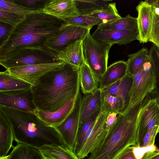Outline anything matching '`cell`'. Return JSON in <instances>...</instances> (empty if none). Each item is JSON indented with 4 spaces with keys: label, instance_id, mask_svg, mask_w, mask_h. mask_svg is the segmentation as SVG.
<instances>
[{
    "label": "cell",
    "instance_id": "6da1fadb",
    "mask_svg": "<svg viewBox=\"0 0 159 159\" xmlns=\"http://www.w3.org/2000/svg\"><path fill=\"white\" fill-rule=\"evenodd\" d=\"M79 68L65 63L40 77L31 87L37 109L55 112L80 89Z\"/></svg>",
    "mask_w": 159,
    "mask_h": 159
},
{
    "label": "cell",
    "instance_id": "7a4b0ae2",
    "mask_svg": "<svg viewBox=\"0 0 159 159\" xmlns=\"http://www.w3.org/2000/svg\"><path fill=\"white\" fill-rule=\"evenodd\" d=\"M147 98L118 115L116 122L95 145L87 159H117L129 147L139 146L138 119Z\"/></svg>",
    "mask_w": 159,
    "mask_h": 159
},
{
    "label": "cell",
    "instance_id": "3957f363",
    "mask_svg": "<svg viewBox=\"0 0 159 159\" xmlns=\"http://www.w3.org/2000/svg\"><path fill=\"white\" fill-rule=\"evenodd\" d=\"M66 23L44 12L26 16L12 28L7 39L0 46V59L21 48L44 45L46 40Z\"/></svg>",
    "mask_w": 159,
    "mask_h": 159
},
{
    "label": "cell",
    "instance_id": "277c9868",
    "mask_svg": "<svg viewBox=\"0 0 159 159\" xmlns=\"http://www.w3.org/2000/svg\"><path fill=\"white\" fill-rule=\"evenodd\" d=\"M1 113L11 125L18 143L39 148L52 144H65L54 127L47 125L34 114L0 106Z\"/></svg>",
    "mask_w": 159,
    "mask_h": 159
},
{
    "label": "cell",
    "instance_id": "5b68a950",
    "mask_svg": "<svg viewBox=\"0 0 159 159\" xmlns=\"http://www.w3.org/2000/svg\"><path fill=\"white\" fill-rule=\"evenodd\" d=\"M89 30L82 41L84 63L89 67L99 84L108 67L109 51L112 44L97 40Z\"/></svg>",
    "mask_w": 159,
    "mask_h": 159
},
{
    "label": "cell",
    "instance_id": "8992f818",
    "mask_svg": "<svg viewBox=\"0 0 159 159\" xmlns=\"http://www.w3.org/2000/svg\"><path fill=\"white\" fill-rule=\"evenodd\" d=\"M58 61L53 52L44 45H39L18 48L0 59V64L7 69L16 66Z\"/></svg>",
    "mask_w": 159,
    "mask_h": 159
},
{
    "label": "cell",
    "instance_id": "52a82bcc",
    "mask_svg": "<svg viewBox=\"0 0 159 159\" xmlns=\"http://www.w3.org/2000/svg\"><path fill=\"white\" fill-rule=\"evenodd\" d=\"M133 77V83L127 110L154 90L155 74L149 59Z\"/></svg>",
    "mask_w": 159,
    "mask_h": 159
},
{
    "label": "cell",
    "instance_id": "ba28073f",
    "mask_svg": "<svg viewBox=\"0 0 159 159\" xmlns=\"http://www.w3.org/2000/svg\"><path fill=\"white\" fill-rule=\"evenodd\" d=\"M89 30L90 29L66 24L57 32L49 37L44 45L55 53L70 43L82 40Z\"/></svg>",
    "mask_w": 159,
    "mask_h": 159
},
{
    "label": "cell",
    "instance_id": "9c48e42d",
    "mask_svg": "<svg viewBox=\"0 0 159 159\" xmlns=\"http://www.w3.org/2000/svg\"><path fill=\"white\" fill-rule=\"evenodd\" d=\"M0 106L35 114L37 110L34 102L31 88L0 92Z\"/></svg>",
    "mask_w": 159,
    "mask_h": 159
},
{
    "label": "cell",
    "instance_id": "30bf717a",
    "mask_svg": "<svg viewBox=\"0 0 159 159\" xmlns=\"http://www.w3.org/2000/svg\"><path fill=\"white\" fill-rule=\"evenodd\" d=\"M80 90L78 93L74 110L61 124L55 127L65 144L70 149H74L79 128L82 94Z\"/></svg>",
    "mask_w": 159,
    "mask_h": 159
},
{
    "label": "cell",
    "instance_id": "8fae6325",
    "mask_svg": "<svg viewBox=\"0 0 159 159\" xmlns=\"http://www.w3.org/2000/svg\"><path fill=\"white\" fill-rule=\"evenodd\" d=\"M65 63L59 61L52 63L16 66L6 70L11 75L33 86L42 76Z\"/></svg>",
    "mask_w": 159,
    "mask_h": 159
},
{
    "label": "cell",
    "instance_id": "7c38bea8",
    "mask_svg": "<svg viewBox=\"0 0 159 159\" xmlns=\"http://www.w3.org/2000/svg\"><path fill=\"white\" fill-rule=\"evenodd\" d=\"M155 126H159V107L155 98L147 101L139 114L138 125L139 147L145 134Z\"/></svg>",
    "mask_w": 159,
    "mask_h": 159
},
{
    "label": "cell",
    "instance_id": "4fadbf2b",
    "mask_svg": "<svg viewBox=\"0 0 159 159\" xmlns=\"http://www.w3.org/2000/svg\"><path fill=\"white\" fill-rule=\"evenodd\" d=\"M139 34L138 26L121 31L100 30L98 28L91 35L95 39L110 43L113 45H125L137 39Z\"/></svg>",
    "mask_w": 159,
    "mask_h": 159
},
{
    "label": "cell",
    "instance_id": "5bb4252c",
    "mask_svg": "<svg viewBox=\"0 0 159 159\" xmlns=\"http://www.w3.org/2000/svg\"><path fill=\"white\" fill-rule=\"evenodd\" d=\"M139 34L137 38L140 43L149 41L152 23V6L148 1H141L136 7Z\"/></svg>",
    "mask_w": 159,
    "mask_h": 159
},
{
    "label": "cell",
    "instance_id": "9a60e30c",
    "mask_svg": "<svg viewBox=\"0 0 159 159\" xmlns=\"http://www.w3.org/2000/svg\"><path fill=\"white\" fill-rule=\"evenodd\" d=\"M108 113L101 111L97 119L85 134L84 144L77 156L83 159L87 156L94 148L103 132Z\"/></svg>",
    "mask_w": 159,
    "mask_h": 159
},
{
    "label": "cell",
    "instance_id": "2e32d148",
    "mask_svg": "<svg viewBox=\"0 0 159 159\" xmlns=\"http://www.w3.org/2000/svg\"><path fill=\"white\" fill-rule=\"evenodd\" d=\"M43 11L46 13L63 20L81 15L74 0H48Z\"/></svg>",
    "mask_w": 159,
    "mask_h": 159
},
{
    "label": "cell",
    "instance_id": "e0dca14e",
    "mask_svg": "<svg viewBox=\"0 0 159 159\" xmlns=\"http://www.w3.org/2000/svg\"><path fill=\"white\" fill-rule=\"evenodd\" d=\"M77 95L55 112H51L37 109L36 115L47 125L55 128L63 123L73 111Z\"/></svg>",
    "mask_w": 159,
    "mask_h": 159
},
{
    "label": "cell",
    "instance_id": "ac0fdd59",
    "mask_svg": "<svg viewBox=\"0 0 159 159\" xmlns=\"http://www.w3.org/2000/svg\"><path fill=\"white\" fill-rule=\"evenodd\" d=\"M82 41L80 40L70 43L55 53L58 60L80 68L84 63Z\"/></svg>",
    "mask_w": 159,
    "mask_h": 159
},
{
    "label": "cell",
    "instance_id": "d6986e66",
    "mask_svg": "<svg viewBox=\"0 0 159 159\" xmlns=\"http://www.w3.org/2000/svg\"><path fill=\"white\" fill-rule=\"evenodd\" d=\"M127 74V61L116 62L107 67L99 83L98 88L103 89L122 79Z\"/></svg>",
    "mask_w": 159,
    "mask_h": 159
},
{
    "label": "cell",
    "instance_id": "ffe728a7",
    "mask_svg": "<svg viewBox=\"0 0 159 159\" xmlns=\"http://www.w3.org/2000/svg\"><path fill=\"white\" fill-rule=\"evenodd\" d=\"M101 106V92L99 88L82 96L79 128Z\"/></svg>",
    "mask_w": 159,
    "mask_h": 159
},
{
    "label": "cell",
    "instance_id": "44dd1931",
    "mask_svg": "<svg viewBox=\"0 0 159 159\" xmlns=\"http://www.w3.org/2000/svg\"><path fill=\"white\" fill-rule=\"evenodd\" d=\"M133 81V76L127 74L122 79L102 90L122 99L126 106V111L129 103Z\"/></svg>",
    "mask_w": 159,
    "mask_h": 159
},
{
    "label": "cell",
    "instance_id": "7402d4cb",
    "mask_svg": "<svg viewBox=\"0 0 159 159\" xmlns=\"http://www.w3.org/2000/svg\"><path fill=\"white\" fill-rule=\"evenodd\" d=\"M39 149L46 159H80L65 144L46 145Z\"/></svg>",
    "mask_w": 159,
    "mask_h": 159
},
{
    "label": "cell",
    "instance_id": "603a6c76",
    "mask_svg": "<svg viewBox=\"0 0 159 159\" xmlns=\"http://www.w3.org/2000/svg\"><path fill=\"white\" fill-rule=\"evenodd\" d=\"M14 136L11 127L0 113V158L7 156L12 146Z\"/></svg>",
    "mask_w": 159,
    "mask_h": 159
},
{
    "label": "cell",
    "instance_id": "cb8c5ba5",
    "mask_svg": "<svg viewBox=\"0 0 159 159\" xmlns=\"http://www.w3.org/2000/svg\"><path fill=\"white\" fill-rule=\"evenodd\" d=\"M101 109L107 113L115 112L118 114L125 111L127 107L120 98L101 90Z\"/></svg>",
    "mask_w": 159,
    "mask_h": 159
},
{
    "label": "cell",
    "instance_id": "d4e9b609",
    "mask_svg": "<svg viewBox=\"0 0 159 159\" xmlns=\"http://www.w3.org/2000/svg\"><path fill=\"white\" fill-rule=\"evenodd\" d=\"M8 159H45L39 149L30 146L18 143L13 147Z\"/></svg>",
    "mask_w": 159,
    "mask_h": 159
},
{
    "label": "cell",
    "instance_id": "484cf974",
    "mask_svg": "<svg viewBox=\"0 0 159 159\" xmlns=\"http://www.w3.org/2000/svg\"><path fill=\"white\" fill-rule=\"evenodd\" d=\"M79 79L80 90L84 95L92 93L99 88V83L84 63L79 68Z\"/></svg>",
    "mask_w": 159,
    "mask_h": 159
},
{
    "label": "cell",
    "instance_id": "4316f807",
    "mask_svg": "<svg viewBox=\"0 0 159 159\" xmlns=\"http://www.w3.org/2000/svg\"><path fill=\"white\" fill-rule=\"evenodd\" d=\"M30 84L11 75L6 70L0 72V92H6L31 88Z\"/></svg>",
    "mask_w": 159,
    "mask_h": 159
},
{
    "label": "cell",
    "instance_id": "83f0119b",
    "mask_svg": "<svg viewBox=\"0 0 159 159\" xmlns=\"http://www.w3.org/2000/svg\"><path fill=\"white\" fill-rule=\"evenodd\" d=\"M127 61L128 75L134 76L143 65L149 59V51L147 48H143L137 52L128 55Z\"/></svg>",
    "mask_w": 159,
    "mask_h": 159
},
{
    "label": "cell",
    "instance_id": "f1b7e54d",
    "mask_svg": "<svg viewBox=\"0 0 159 159\" xmlns=\"http://www.w3.org/2000/svg\"><path fill=\"white\" fill-rule=\"evenodd\" d=\"M137 26V19L129 15L125 17L102 23L98 26L100 30L121 31Z\"/></svg>",
    "mask_w": 159,
    "mask_h": 159
},
{
    "label": "cell",
    "instance_id": "f546056e",
    "mask_svg": "<svg viewBox=\"0 0 159 159\" xmlns=\"http://www.w3.org/2000/svg\"><path fill=\"white\" fill-rule=\"evenodd\" d=\"M101 111V108L93 113L80 127L77 132L75 144L73 151L77 155L79 153L84 144V136L95 122Z\"/></svg>",
    "mask_w": 159,
    "mask_h": 159
},
{
    "label": "cell",
    "instance_id": "4dcf8cb0",
    "mask_svg": "<svg viewBox=\"0 0 159 159\" xmlns=\"http://www.w3.org/2000/svg\"><path fill=\"white\" fill-rule=\"evenodd\" d=\"M76 6L81 15H88L93 12L107 7L111 0H74Z\"/></svg>",
    "mask_w": 159,
    "mask_h": 159
},
{
    "label": "cell",
    "instance_id": "1f68e13d",
    "mask_svg": "<svg viewBox=\"0 0 159 159\" xmlns=\"http://www.w3.org/2000/svg\"><path fill=\"white\" fill-rule=\"evenodd\" d=\"M67 24L80 26L90 29L94 25L105 23L103 20L89 15L68 18L63 20Z\"/></svg>",
    "mask_w": 159,
    "mask_h": 159
},
{
    "label": "cell",
    "instance_id": "d6a6232c",
    "mask_svg": "<svg viewBox=\"0 0 159 159\" xmlns=\"http://www.w3.org/2000/svg\"><path fill=\"white\" fill-rule=\"evenodd\" d=\"M88 15L101 19L104 21L105 23L121 18L118 13L115 2H110L107 7Z\"/></svg>",
    "mask_w": 159,
    "mask_h": 159
},
{
    "label": "cell",
    "instance_id": "836d02e7",
    "mask_svg": "<svg viewBox=\"0 0 159 159\" xmlns=\"http://www.w3.org/2000/svg\"><path fill=\"white\" fill-rule=\"evenodd\" d=\"M0 10L26 16L43 12L33 10L21 6L16 2L15 0H0Z\"/></svg>",
    "mask_w": 159,
    "mask_h": 159
},
{
    "label": "cell",
    "instance_id": "e575fe53",
    "mask_svg": "<svg viewBox=\"0 0 159 159\" xmlns=\"http://www.w3.org/2000/svg\"><path fill=\"white\" fill-rule=\"evenodd\" d=\"M149 60L154 71L155 76V87L156 98L159 107V55L154 45L149 50Z\"/></svg>",
    "mask_w": 159,
    "mask_h": 159
},
{
    "label": "cell",
    "instance_id": "d590c367",
    "mask_svg": "<svg viewBox=\"0 0 159 159\" xmlns=\"http://www.w3.org/2000/svg\"><path fill=\"white\" fill-rule=\"evenodd\" d=\"M152 23L149 41L159 48V8L152 6Z\"/></svg>",
    "mask_w": 159,
    "mask_h": 159
},
{
    "label": "cell",
    "instance_id": "8d00e7d4",
    "mask_svg": "<svg viewBox=\"0 0 159 159\" xmlns=\"http://www.w3.org/2000/svg\"><path fill=\"white\" fill-rule=\"evenodd\" d=\"M26 16L24 14L0 10V21L13 27L22 21Z\"/></svg>",
    "mask_w": 159,
    "mask_h": 159
},
{
    "label": "cell",
    "instance_id": "74e56055",
    "mask_svg": "<svg viewBox=\"0 0 159 159\" xmlns=\"http://www.w3.org/2000/svg\"><path fill=\"white\" fill-rule=\"evenodd\" d=\"M48 0H15L19 4L28 9L44 12L45 5Z\"/></svg>",
    "mask_w": 159,
    "mask_h": 159
},
{
    "label": "cell",
    "instance_id": "f35d334b",
    "mask_svg": "<svg viewBox=\"0 0 159 159\" xmlns=\"http://www.w3.org/2000/svg\"><path fill=\"white\" fill-rule=\"evenodd\" d=\"M158 133L159 126H155L145 134L140 147H147L154 145L155 137Z\"/></svg>",
    "mask_w": 159,
    "mask_h": 159
},
{
    "label": "cell",
    "instance_id": "ab89813d",
    "mask_svg": "<svg viewBox=\"0 0 159 159\" xmlns=\"http://www.w3.org/2000/svg\"><path fill=\"white\" fill-rule=\"evenodd\" d=\"M157 149L155 145L147 147L133 146V152L137 159H141L147 152L155 151Z\"/></svg>",
    "mask_w": 159,
    "mask_h": 159
},
{
    "label": "cell",
    "instance_id": "60d3db41",
    "mask_svg": "<svg viewBox=\"0 0 159 159\" xmlns=\"http://www.w3.org/2000/svg\"><path fill=\"white\" fill-rule=\"evenodd\" d=\"M13 27L9 24L0 21V45L7 39Z\"/></svg>",
    "mask_w": 159,
    "mask_h": 159
},
{
    "label": "cell",
    "instance_id": "b9f144b4",
    "mask_svg": "<svg viewBox=\"0 0 159 159\" xmlns=\"http://www.w3.org/2000/svg\"><path fill=\"white\" fill-rule=\"evenodd\" d=\"M119 114L116 112H110L108 114L107 117L104 130L107 132L111 127L115 123L116 120L117 115Z\"/></svg>",
    "mask_w": 159,
    "mask_h": 159
},
{
    "label": "cell",
    "instance_id": "7bdbcfd3",
    "mask_svg": "<svg viewBox=\"0 0 159 159\" xmlns=\"http://www.w3.org/2000/svg\"><path fill=\"white\" fill-rule=\"evenodd\" d=\"M133 147H129L126 149L117 159H137L133 152Z\"/></svg>",
    "mask_w": 159,
    "mask_h": 159
},
{
    "label": "cell",
    "instance_id": "ee69618b",
    "mask_svg": "<svg viewBox=\"0 0 159 159\" xmlns=\"http://www.w3.org/2000/svg\"><path fill=\"white\" fill-rule=\"evenodd\" d=\"M141 159H159V152L155 151L148 152Z\"/></svg>",
    "mask_w": 159,
    "mask_h": 159
},
{
    "label": "cell",
    "instance_id": "f6af8a7d",
    "mask_svg": "<svg viewBox=\"0 0 159 159\" xmlns=\"http://www.w3.org/2000/svg\"><path fill=\"white\" fill-rule=\"evenodd\" d=\"M148 1L151 4L152 7L159 8V0H150Z\"/></svg>",
    "mask_w": 159,
    "mask_h": 159
},
{
    "label": "cell",
    "instance_id": "bcb514c9",
    "mask_svg": "<svg viewBox=\"0 0 159 159\" xmlns=\"http://www.w3.org/2000/svg\"><path fill=\"white\" fill-rule=\"evenodd\" d=\"M8 155L3 157L0 158V159H8Z\"/></svg>",
    "mask_w": 159,
    "mask_h": 159
},
{
    "label": "cell",
    "instance_id": "7dc6e473",
    "mask_svg": "<svg viewBox=\"0 0 159 159\" xmlns=\"http://www.w3.org/2000/svg\"><path fill=\"white\" fill-rule=\"evenodd\" d=\"M157 49L159 55V48L156 47Z\"/></svg>",
    "mask_w": 159,
    "mask_h": 159
},
{
    "label": "cell",
    "instance_id": "c3c4849f",
    "mask_svg": "<svg viewBox=\"0 0 159 159\" xmlns=\"http://www.w3.org/2000/svg\"><path fill=\"white\" fill-rule=\"evenodd\" d=\"M155 151L157 152H159V148H157Z\"/></svg>",
    "mask_w": 159,
    "mask_h": 159
},
{
    "label": "cell",
    "instance_id": "681fc988",
    "mask_svg": "<svg viewBox=\"0 0 159 159\" xmlns=\"http://www.w3.org/2000/svg\"></svg>",
    "mask_w": 159,
    "mask_h": 159
}]
</instances>
